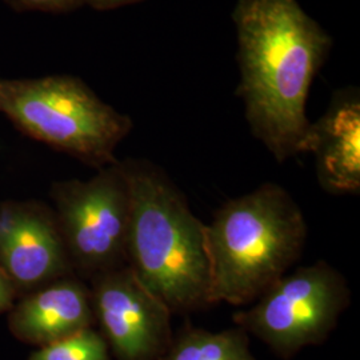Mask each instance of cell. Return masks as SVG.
Segmentation results:
<instances>
[{"label":"cell","instance_id":"obj_1","mask_svg":"<svg viewBox=\"0 0 360 360\" xmlns=\"http://www.w3.org/2000/svg\"><path fill=\"white\" fill-rule=\"evenodd\" d=\"M232 20L251 134L278 163L307 154L306 105L333 39L297 0H238Z\"/></svg>","mask_w":360,"mask_h":360},{"label":"cell","instance_id":"obj_2","mask_svg":"<svg viewBox=\"0 0 360 360\" xmlns=\"http://www.w3.org/2000/svg\"><path fill=\"white\" fill-rule=\"evenodd\" d=\"M129 191L126 264L172 314L210 307L205 226L153 162H122Z\"/></svg>","mask_w":360,"mask_h":360},{"label":"cell","instance_id":"obj_3","mask_svg":"<svg viewBox=\"0 0 360 360\" xmlns=\"http://www.w3.org/2000/svg\"><path fill=\"white\" fill-rule=\"evenodd\" d=\"M208 303L252 304L300 259L307 240L302 208L284 187L266 181L226 202L205 226Z\"/></svg>","mask_w":360,"mask_h":360},{"label":"cell","instance_id":"obj_4","mask_svg":"<svg viewBox=\"0 0 360 360\" xmlns=\"http://www.w3.org/2000/svg\"><path fill=\"white\" fill-rule=\"evenodd\" d=\"M0 111L28 136L96 168L117 162L132 129L129 115L68 75L0 80Z\"/></svg>","mask_w":360,"mask_h":360},{"label":"cell","instance_id":"obj_5","mask_svg":"<svg viewBox=\"0 0 360 360\" xmlns=\"http://www.w3.org/2000/svg\"><path fill=\"white\" fill-rule=\"evenodd\" d=\"M349 299L346 278L326 260H318L283 275L250 309L235 312L232 321L278 358L288 360L326 342Z\"/></svg>","mask_w":360,"mask_h":360},{"label":"cell","instance_id":"obj_6","mask_svg":"<svg viewBox=\"0 0 360 360\" xmlns=\"http://www.w3.org/2000/svg\"><path fill=\"white\" fill-rule=\"evenodd\" d=\"M51 196L74 274L91 281L126 264L129 191L122 162L90 179L58 181Z\"/></svg>","mask_w":360,"mask_h":360},{"label":"cell","instance_id":"obj_7","mask_svg":"<svg viewBox=\"0 0 360 360\" xmlns=\"http://www.w3.org/2000/svg\"><path fill=\"white\" fill-rule=\"evenodd\" d=\"M95 322L116 360H158L171 345V309L127 264L91 279Z\"/></svg>","mask_w":360,"mask_h":360},{"label":"cell","instance_id":"obj_8","mask_svg":"<svg viewBox=\"0 0 360 360\" xmlns=\"http://www.w3.org/2000/svg\"><path fill=\"white\" fill-rule=\"evenodd\" d=\"M0 269L18 294L75 275L53 211L37 202L0 205Z\"/></svg>","mask_w":360,"mask_h":360},{"label":"cell","instance_id":"obj_9","mask_svg":"<svg viewBox=\"0 0 360 360\" xmlns=\"http://www.w3.org/2000/svg\"><path fill=\"white\" fill-rule=\"evenodd\" d=\"M307 153L315 156L316 176L331 195L360 193V94L336 91L327 111L311 123Z\"/></svg>","mask_w":360,"mask_h":360},{"label":"cell","instance_id":"obj_10","mask_svg":"<svg viewBox=\"0 0 360 360\" xmlns=\"http://www.w3.org/2000/svg\"><path fill=\"white\" fill-rule=\"evenodd\" d=\"M95 323L90 287L75 275L31 291L13 304L8 328L20 342L43 347Z\"/></svg>","mask_w":360,"mask_h":360},{"label":"cell","instance_id":"obj_11","mask_svg":"<svg viewBox=\"0 0 360 360\" xmlns=\"http://www.w3.org/2000/svg\"><path fill=\"white\" fill-rule=\"evenodd\" d=\"M158 360H257L243 328L208 331L183 326L171 340L167 351Z\"/></svg>","mask_w":360,"mask_h":360},{"label":"cell","instance_id":"obj_12","mask_svg":"<svg viewBox=\"0 0 360 360\" xmlns=\"http://www.w3.org/2000/svg\"><path fill=\"white\" fill-rule=\"evenodd\" d=\"M27 360H112V355L103 335L90 327L38 347Z\"/></svg>","mask_w":360,"mask_h":360},{"label":"cell","instance_id":"obj_13","mask_svg":"<svg viewBox=\"0 0 360 360\" xmlns=\"http://www.w3.org/2000/svg\"><path fill=\"white\" fill-rule=\"evenodd\" d=\"M13 4L35 10V11H49V13H65L79 8L84 4V0H10Z\"/></svg>","mask_w":360,"mask_h":360},{"label":"cell","instance_id":"obj_14","mask_svg":"<svg viewBox=\"0 0 360 360\" xmlns=\"http://www.w3.org/2000/svg\"><path fill=\"white\" fill-rule=\"evenodd\" d=\"M18 294L16 287L8 275L0 269V314L10 311L15 304V299Z\"/></svg>","mask_w":360,"mask_h":360},{"label":"cell","instance_id":"obj_15","mask_svg":"<svg viewBox=\"0 0 360 360\" xmlns=\"http://www.w3.org/2000/svg\"><path fill=\"white\" fill-rule=\"evenodd\" d=\"M139 1H143V0H84V4H89L95 10L105 11V10H115L119 7L135 4Z\"/></svg>","mask_w":360,"mask_h":360}]
</instances>
